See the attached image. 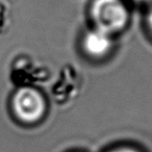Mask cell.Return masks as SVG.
I'll return each instance as SVG.
<instances>
[{
  "label": "cell",
  "mask_w": 152,
  "mask_h": 152,
  "mask_svg": "<svg viewBox=\"0 0 152 152\" xmlns=\"http://www.w3.org/2000/svg\"><path fill=\"white\" fill-rule=\"evenodd\" d=\"M92 17L98 29L110 34L125 25L127 11L121 0H95L92 4Z\"/></svg>",
  "instance_id": "6da1fadb"
},
{
  "label": "cell",
  "mask_w": 152,
  "mask_h": 152,
  "mask_svg": "<svg viewBox=\"0 0 152 152\" xmlns=\"http://www.w3.org/2000/svg\"><path fill=\"white\" fill-rule=\"evenodd\" d=\"M14 107L22 120L34 122L42 116L44 112V101L37 91L24 88L16 94Z\"/></svg>",
  "instance_id": "7a4b0ae2"
},
{
  "label": "cell",
  "mask_w": 152,
  "mask_h": 152,
  "mask_svg": "<svg viewBox=\"0 0 152 152\" xmlns=\"http://www.w3.org/2000/svg\"><path fill=\"white\" fill-rule=\"evenodd\" d=\"M86 49L93 55H102L110 49V40L108 34L97 29L90 32L85 41Z\"/></svg>",
  "instance_id": "3957f363"
},
{
  "label": "cell",
  "mask_w": 152,
  "mask_h": 152,
  "mask_svg": "<svg viewBox=\"0 0 152 152\" xmlns=\"http://www.w3.org/2000/svg\"><path fill=\"white\" fill-rule=\"evenodd\" d=\"M115 152H135V151H132V150H129V149H123V150H118V151H115Z\"/></svg>",
  "instance_id": "277c9868"
},
{
  "label": "cell",
  "mask_w": 152,
  "mask_h": 152,
  "mask_svg": "<svg viewBox=\"0 0 152 152\" xmlns=\"http://www.w3.org/2000/svg\"><path fill=\"white\" fill-rule=\"evenodd\" d=\"M149 23L152 27V10H151V12H150V15H149Z\"/></svg>",
  "instance_id": "5b68a950"
},
{
  "label": "cell",
  "mask_w": 152,
  "mask_h": 152,
  "mask_svg": "<svg viewBox=\"0 0 152 152\" xmlns=\"http://www.w3.org/2000/svg\"><path fill=\"white\" fill-rule=\"evenodd\" d=\"M139 1H145V0H139Z\"/></svg>",
  "instance_id": "8992f818"
}]
</instances>
